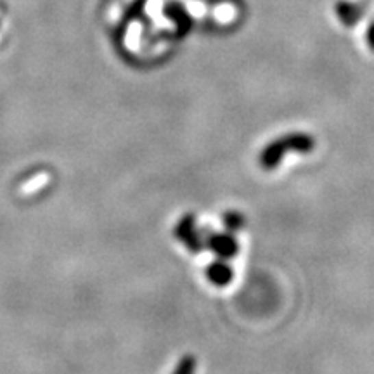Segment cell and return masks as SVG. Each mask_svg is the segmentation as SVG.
Segmentation results:
<instances>
[{"mask_svg": "<svg viewBox=\"0 0 374 374\" xmlns=\"http://www.w3.org/2000/svg\"><path fill=\"white\" fill-rule=\"evenodd\" d=\"M206 246H208L212 253H215L222 260H229V258L236 257L239 251L238 241L231 232H212L206 238Z\"/></svg>", "mask_w": 374, "mask_h": 374, "instance_id": "3", "label": "cell"}, {"mask_svg": "<svg viewBox=\"0 0 374 374\" xmlns=\"http://www.w3.org/2000/svg\"><path fill=\"white\" fill-rule=\"evenodd\" d=\"M196 373V357L186 356L179 360L173 374H195Z\"/></svg>", "mask_w": 374, "mask_h": 374, "instance_id": "5", "label": "cell"}, {"mask_svg": "<svg viewBox=\"0 0 374 374\" xmlns=\"http://www.w3.org/2000/svg\"><path fill=\"white\" fill-rule=\"evenodd\" d=\"M175 238L179 239L191 253H199V251H203L205 242H203L201 234H199L198 231V225H196V216L191 215V213L184 215L182 219L177 222Z\"/></svg>", "mask_w": 374, "mask_h": 374, "instance_id": "2", "label": "cell"}, {"mask_svg": "<svg viewBox=\"0 0 374 374\" xmlns=\"http://www.w3.org/2000/svg\"><path fill=\"white\" fill-rule=\"evenodd\" d=\"M297 151V153H310L314 149V140L312 137L303 136V134H295V136L286 137L284 140H275L269 144L260 154V166L264 170H274L281 163L286 151Z\"/></svg>", "mask_w": 374, "mask_h": 374, "instance_id": "1", "label": "cell"}, {"mask_svg": "<svg viewBox=\"0 0 374 374\" xmlns=\"http://www.w3.org/2000/svg\"><path fill=\"white\" fill-rule=\"evenodd\" d=\"M224 224L229 229V232H236L245 225V219L236 212H227L224 215Z\"/></svg>", "mask_w": 374, "mask_h": 374, "instance_id": "6", "label": "cell"}, {"mask_svg": "<svg viewBox=\"0 0 374 374\" xmlns=\"http://www.w3.org/2000/svg\"><path fill=\"white\" fill-rule=\"evenodd\" d=\"M205 274H206V279H208L210 283L215 284V286H219V288L231 284L232 277H234V272H232V269L229 267L227 262L222 260V258L212 262V264L206 267Z\"/></svg>", "mask_w": 374, "mask_h": 374, "instance_id": "4", "label": "cell"}]
</instances>
